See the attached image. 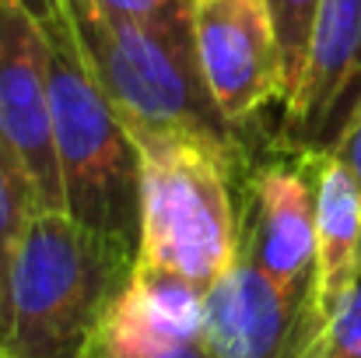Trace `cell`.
Listing matches in <instances>:
<instances>
[{
    "label": "cell",
    "mask_w": 361,
    "mask_h": 358,
    "mask_svg": "<svg viewBox=\"0 0 361 358\" xmlns=\"http://www.w3.org/2000/svg\"><path fill=\"white\" fill-rule=\"evenodd\" d=\"M326 334L330 320L316 288L288 292L242 256L207 292L211 358H326Z\"/></svg>",
    "instance_id": "6"
},
{
    "label": "cell",
    "mask_w": 361,
    "mask_h": 358,
    "mask_svg": "<svg viewBox=\"0 0 361 358\" xmlns=\"http://www.w3.org/2000/svg\"><path fill=\"white\" fill-rule=\"evenodd\" d=\"M81 64L133 130H200L242 141L211 102L193 32L144 25L99 0H60Z\"/></svg>",
    "instance_id": "3"
},
{
    "label": "cell",
    "mask_w": 361,
    "mask_h": 358,
    "mask_svg": "<svg viewBox=\"0 0 361 358\" xmlns=\"http://www.w3.org/2000/svg\"><path fill=\"white\" fill-rule=\"evenodd\" d=\"M204 316L207 292L137 263L99 330L95 348L113 358H161L204 341Z\"/></svg>",
    "instance_id": "10"
},
{
    "label": "cell",
    "mask_w": 361,
    "mask_h": 358,
    "mask_svg": "<svg viewBox=\"0 0 361 358\" xmlns=\"http://www.w3.org/2000/svg\"><path fill=\"white\" fill-rule=\"evenodd\" d=\"M193 46L214 109L242 130L270 102L284 106V64L267 0H197Z\"/></svg>",
    "instance_id": "7"
},
{
    "label": "cell",
    "mask_w": 361,
    "mask_h": 358,
    "mask_svg": "<svg viewBox=\"0 0 361 358\" xmlns=\"http://www.w3.org/2000/svg\"><path fill=\"white\" fill-rule=\"evenodd\" d=\"M361 102V0H323L305 74L284 106L277 144L326 155L344 137Z\"/></svg>",
    "instance_id": "9"
},
{
    "label": "cell",
    "mask_w": 361,
    "mask_h": 358,
    "mask_svg": "<svg viewBox=\"0 0 361 358\" xmlns=\"http://www.w3.org/2000/svg\"><path fill=\"white\" fill-rule=\"evenodd\" d=\"M85 358H113V355H106V352H99V348L92 345V352H88ZM161 358H211V355H207L204 341H197V345H186V348H179V352H169V355H161Z\"/></svg>",
    "instance_id": "18"
},
{
    "label": "cell",
    "mask_w": 361,
    "mask_h": 358,
    "mask_svg": "<svg viewBox=\"0 0 361 358\" xmlns=\"http://www.w3.org/2000/svg\"><path fill=\"white\" fill-rule=\"evenodd\" d=\"M334 155L351 169V176L358 179V186H361V102H358V109H355V117H351V123H348V130H344V137L337 141Z\"/></svg>",
    "instance_id": "16"
},
{
    "label": "cell",
    "mask_w": 361,
    "mask_h": 358,
    "mask_svg": "<svg viewBox=\"0 0 361 358\" xmlns=\"http://www.w3.org/2000/svg\"><path fill=\"white\" fill-rule=\"evenodd\" d=\"M0 151L25 172L39 211H63L46 32L21 0H0Z\"/></svg>",
    "instance_id": "8"
},
{
    "label": "cell",
    "mask_w": 361,
    "mask_h": 358,
    "mask_svg": "<svg viewBox=\"0 0 361 358\" xmlns=\"http://www.w3.org/2000/svg\"><path fill=\"white\" fill-rule=\"evenodd\" d=\"M46 32L53 148L63 183V215L78 225L140 242V155L116 106L78 56L63 14Z\"/></svg>",
    "instance_id": "4"
},
{
    "label": "cell",
    "mask_w": 361,
    "mask_h": 358,
    "mask_svg": "<svg viewBox=\"0 0 361 358\" xmlns=\"http://www.w3.org/2000/svg\"><path fill=\"white\" fill-rule=\"evenodd\" d=\"M35 18H39V25H49V21H56L63 11H60V0H21Z\"/></svg>",
    "instance_id": "17"
},
{
    "label": "cell",
    "mask_w": 361,
    "mask_h": 358,
    "mask_svg": "<svg viewBox=\"0 0 361 358\" xmlns=\"http://www.w3.org/2000/svg\"><path fill=\"white\" fill-rule=\"evenodd\" d=\"M270 4V18H274V32H277V46H281V64H284V106L291 102L302 74H305V60H309V46H312V28L319 18V4L323 0H267Z\"/></svg>",
    "instance_id": "13"
},
{
    "label": "cell",
    "mask_w": 361,
    "mask_h": 358,
    "mask_svg": "<svg viewBox=\"0 0 361 358\" xmlns=\"http://www.w3.org/2000/svg\"><path fill=\"white\" fill-rule=\"evenodd\" d=\"M361 281V186L334 155H316V295L326 320Z\"/></svg>",
    "instance_id": "11"
},
{
    "label": "cell",
    "mask_w": 361,
    "mask_h": 358,
    "mask_svg": "<svg viewBox=\"0 0 361 358\" xmlns=\"http://www.w3.org/2000/svg\"><path fill=\"white\" fill-rule=\"evenodd\" d=\"M239 256L288 292L316 288V155L270 137L239 169Z\"/></svg>",
    "instance_id": "5"
},
{
    "label": "cell",
    "mask_w": 361,
    "mask_h": 358,
    "mask_svg": "<svg viewBox=\"0 0 361 358\" xmlns=\"http://www.w3.org/2000/svg\"><path fill=\"white\" fill-rule=\"evenodd\" d=\"M326 358H361V281L330 320Z\"/></svg>",
    "instance_id": "15"
},
{
    "label": "cell",
    "mask_w": 361,
    "mask_h": 358,
    "mask_svg": "<svg viewBox=\"0 0 361 358\" xmlns=\"http://www.w3.org/2000/svg\"><path fill=\"white\" fill-rule=\"evenodd\" d=\"M109 11H120L126 18H137L144 25L172 28V32H193V4L197 0H99Z\"/></svg>",
    "instance_id": "14"
},
{
    "label": "cell",
    "mask_w": 361,
    "mask_h": 358,
    "mask_svg": "<svg viewBox=\"0 0 361 358\" xmlns=\"http://www.w3.org/2000/svg\"><path fill=\"white\" fill-rule=\"evenodd\" d=\"M133 267V246L63 211H35L7 281L0 358H85Z\"/></svg>",
    "instance_id": "2"
},
{
    "label": "cell",
    "mask_w": 361,
    "mask_h": 358,
    "mask_svg": "<svg viewBox=\"0 0 361 358\" xmlns=\"http://www.w3.org/2000/svg\"><path fill=\"white\" fill-rule=\"evenodd\" d=\"M35 211H39V204H35V193H32L25 172L0 151V320H4L14 253H18V242Z\"/></svg>",
    "instance_id": "12"
},
{
    "label": "cell",
    "mask_w": 361,
    "mask_h": 358,
    "mask_svg": "<svg viewBox=\"0 0 361 358\" xmlns=\"http://www.w3.org/2000/svg\"><path fill=\"white\" fill-rule=\"evenodd\" d=\"M130 137L140 155L137 263L211 292L239 260V169L249 151L245 141L137 126Z\"/></svg>",
    "instance_id": "1"
}]
</instances>
